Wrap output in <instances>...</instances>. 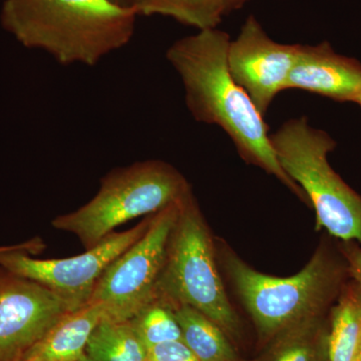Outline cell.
Returning a JSON list of instances; mask_svg holds the SVG:
<instances>
[{
    "mask_svg": "<svg viewBox=\"0 0 361 361\" xmlns=\"http://www.w3.org/2000/svg\"><path fill=\"white\" fill-rule=\"evenodd\" d=\"M133 7L110 0H4L2 27L27 49L63 66H97L135 33Z\"/></svg>",
    "mask_w": 361,
    "mask_h": 361,
    "instance_id": "obj_2",
    "label": "cell"
},
{
    "mask_svg": "<svg viewBox=\"0 0 361 361\" xmlns=\"http://www.w3.org/2000/svg\"><path fill=\"white\" fill-rule=\"evenodd\" d=\"M147 361H200L183 341L166 342L147 348Z\"/></svg>",
    "mask_w": 361,
    "mask_h": 361,
    "instance_id": "obj_19",
    "label": "cell"
},
{
    "mask_svg": "<svg viewBox=\"0 0 361 361\" xmlns=\"http://www.w3.org/2000/svg\"><path fill=\"white\" fill-rule=\"evenodd\" d=\"M251 0H223L224 2L225 16L232 13V11H238Z\"/></svg>",
    "mask_w": 361,
    "mask_h": 361,
    "instance_id": "obj_22",
    "label": "cell"
},
{
    "mask_svg": "<svg viewBox=\"0 0 361 361\" xmlns=\"http://www.w3.org/2000/svg\"><path fill=\"white\" fill-rule=\"evenodd\" d=\"M156 297L170 305L191 306L226 334H238V316L226 294L212 236L192 192L180 202Z\"/></svg>",
    "mask_w": 361,
    "mask_h": 361,
    "instance_id": "obj_6",
    "label": "cell"
},
{
    "mask_svg": "<svg viewBox=\"0 0 361 361\" xmlns=\"http://www.w3.org/2000/svg\"><path fill=\"white\" fill-rule=\"evenodd\" d=\"M341 252L348 266V274L361 284V246L353 241L342 242Z\"/></svg>",
    "mask_w": 361,
    "mask_h": 361,
    "instance_id": "obj_20",
    "label": "cell"
},
{
    "mask_svg": "<svg viewBox=\"0 0 361 361\" xmlns=\"http://www.w3.org/2000/svg\"><path fill=\"white\" fill-rule=\"evenodd\" d=\"M68 312L44 286L0 266V361H18Z\"/></svg>",
    "mask_w": 361,
    "mask_h": 361,
    "instance_id": "obj_9",
    "label": "cell"
},
{
    "mask_svg": "<svg viewBox=\"0 0 361 361\" xmlns=\"http://www.w3.org/2000/svg\"><path fill=\"white\" fill-rule=\"evenodd\" d=\"M223 260L240 299L264 338H274L303 320L322 317L339 297L348 273L344 258L336 257L324 246L290 277L263 274L234 253L226 254Z\"/></svg>",
    "mask_w": 361,
    "mask_h": 361,
    "instance_id": "obj_3",
    "label": "cell"
},
{
    "mask_svg": "<svg viewBox=\"0 0 361 361\" xmlns=\"http://www.w3.org/2000/svg\"><path fill=\"white\" fill-rule=\"evenodd\" d=\"M355 104H358V106L361 108V92L360 94H358L357 97H356Z\"/></svg>",
    "mask_w": 361,
    "mask_h": 361,
    "instance_id": "obj_25",
    "label": "cell"
},
{
    "mask_svg": "<svg viewBox=\"0 0 361 361\" xmlns=\"http://www.w3.org/2000/svg\"><path fill=\"white\" fill-rule=\"evenodd\" d=\"M331 313L327 361H355L361 343V284L344 285Z\"/></svg>",
    "mask_w": 361,
    "mask_h": 361,
    "instance_id": "obj_13",
    "label": "cell"
},
{
    "mask_svg": "<svg viewBox=\"0 0 361 361\" xmlns=\"http://www.w3.org/2000/svg\"><path fill=\"white\" fill-rule=\"evenodd\" d=\"M180 202L154 214L146 233L104 270L90 301L104 308V318L133 319L156 298Z\"/></svg>",
    "mask_w": 361,
    "mask_h": 361,
    "instance_id": "obj_7",
    "label": "cell"
},
{
    "mask_svg": "<svg viewBox=\"0 0 361 361\" xmlns=\"http://www.w3.org/2000/svg\"><path fill=\"white\" fill-rule=\"evenodd\" d=\"M172 306L182 341L200 361H237V355L219 325L189 305Z\"/></svg>",
    "mask_w": 361,
    "mask_h": 361,
    "instance_id": "obj_14",
    "label": "cell"
},
{
    "mask_svg": "<svg viewBox=\"0 0 361 361\" xmlns=\"http://www.w3.org/2000/svg\"><path fill=\"white\" fill-rule=\"evenodd\" d=\"M85 361H147V346L130 320L104 318L90 334Z\"/></svg>",
    "mask_w": 361,
    "mask_h": 361,
    "instance_id": "obj_15",
    "label": "cell"
},
{
    "mask_svg": "<svg viewBox=\"0 0 361 361\" xmlns=\"http://www.w3.org/2000/svg\"><path fill=\"white\" fill-rule=\"evenodd\" d=\"M286 90H304L339 103H355L361 92V63L337 54L329 42L299 44Z\"/></svg>",
    "mask_w": 361,
    "mask_h": 361,
    "instance_id": "obj_11",
    "label": "cell"
},
{
    "mask_svg": "<svg viewBox=\"0 0 361 361\" xmlns=\"http://www.w3.org/2000/svg\"><path fill=\"white\" fill-rule=\"evenodd\" d=\"M298 45L275 42L254 16L246 18L236 39L230 40V73L264 116L278 94L286 90Z\"/></svg>",
    "mask_w": 361,
    "mask_h": 361,
    "instance_id": "obj_10",
    "label": "cell"
},
{
    "mask_svg": "<svg viewBox=\"0 0 361 361\" xmlns=\"http://www.w3.org/2000/svg\"><path fill=\"white\" fill-rule=\"evenodd\" d=\"M271 142L284 172L312 204L317 229L361 246V195L330 166L329 155L336 147L331 135L300 116L282 123Z\"/></svg>",
    "mask_w": 361,
    "mask_h": 361,
    "instance_id": "obj_5",
    "label": "cell"
},
{
    "mask_svg": "<svg viewBox=\"0 0 361 361\" xmlns=\"http://www.w3.org/2000/svg\"><path fill=\"white\" fill-rule=\"evenodd\" d=\"M104 318V308L97 303L71 311L18 361H85L90 334Z\"/></svg>",
    "mask_w": 361,
    "mask_h": 361,
    "instance_id": "obj_12",
    "label": "cell"
},
{
    "mask_svg": "<svg viewBox=\"0 0 361 361\" xmlns=\"http://www.w3.org/2000/svg\"><path fill=\"white\" fill-rule=\"evenodd\" d=\"M355 361H361V343L360 348H358L357 353H356Z\"/></svg>",
    "mask_w": 361,
    "mask_h": 361,
    "instance_id": "obj_24",
    "label": "cell"
},
{
    "mask_svg": "<svg viewBox=\"0 0 361 361\" xmlns=\"http://www.w3.org/2000/svg\"><path fill=\"white\" fill-rule=\"evenodd\" d=\"M45 249V244L39 237L28 240L23 243L16 244V245L0 246V254L9 251H23L30 255H37L42 253Z\"/></svg>",
    "mask_w": 361,
    "mask_h": 361,
    "instance_id": "obj_21",
    "label": "cell"
},
{
    "mask_svg": "<svg viewBox=\"0 0 361 361\" xmlns=\"http://www.w3.org/2000/svg\"><path fill=\"white\" fill-rule=\"evenodd\" d=\"M323 348L322 317L310 318L277 334L256 361H322Z\"/></svg>",
    "mask_w": 361,
    "mask_h": 361,
    "instance_id": "obj_16",
    "label": "cell"
},
{
    "mask_svg": "<svg viewBox=\"0 0 361 361\" xmlns=\"http://www.w3.org/2000/svg\"><path fill=\"white\" fill-rule=\"evenodd\" d=\"M114 4H118V6L125 7H132L134 4V0H110Z\"/></svg>",
    "mask_w": 361,
    "mask_h": 361,
    "instance_id": "obj_23",
    "label": "cell"
},
{
    "mask_svg": "<svg viewBox=\"0 0 361 361\" xmlns=\"http://www.w3.org/2000/svg\"><path fill=\"white\" fill-rule=\"evenodd\" d=\"M230 40L227 32L211 28L176 40L169 47L166 56L179 75L188 110L197 122L224 130L246 163L274 176L307 202L280 165L264 116L230 73Z\"/></svg>",
    "mask_w": 361,
    "mask_h": 361,
    "instance_id": "obj_1",
    "label": "cell"
},
{
    "mask_svg": "<svg viewBox=\"0 0 361 361\" xmlns=\"http://www.w3.org/2000/svg\"><path fill=\"white\" fill-rule=\"evenodd\" d=\"M192 192L179 171L161 160L135 161L114 169L102 178L96 196L51 224L71 233L85 250L94 248L116 228L137 218L158 213Z\"/></svg>",
    "mask_w": 361,
    "mask_h": 361,
    "instance_id": "obj_4",
    "label": "cell"
},
{
    "mask_svg": "<svg viewBox=\"0 0 361 361\" xmlns=\"http://www.w3.org/2000/svg\"><path fill=\"white\" fill-rule=\"evenodd\" d=\"M130 322L147 348L182 341V331L172 306L159 297L147 304Z\"/></svg>",
    "mask_w": 361,
    "mask_h": 361,
    "instance_id": "obj_18",
    "label": "cell"
},
{
    "mask_svg": "<svg viewBox=\"0 0 361 361\" xmlns=\"http://www.w3.org/2000/svg\"><path fill=\"white\" fill-rule=\"evenodd\" d=\"M137 16H164L198 30L217 28L225 16L223 0H134Z\"/></svg>",
    "mask_w": 361,
    "mask_h": 361,
    "instance_id": "obj_17",
    "label": "cell"
},
{
    "mask_svg": "<svg viewBox=\"0 0 361 361\" xmlns=\"http://www.w3.org/2000/svg\"><path fill=\"white\" fill-rule=\"evenodd\" d=\"M153 215L127 231L111 233L78 256L37 259L23 251H9L0 254V266L42 285L63 299L71 311L78 310L90 303L104 270L146 233Z\"/></svg>",
    "mask_w": 361,
    "mask_h": 361,
    "instance_id": "obj_8",
    "label": "cell"
}]
</instances>
